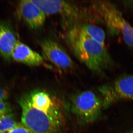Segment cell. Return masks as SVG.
Here are the masks:
<instances>
[{
  "label": "cell",
  "instance_id": "8992f818",
  "mask_svg": "<svg viewBox=\"0 0 133 133\" xmlns=\"http://www.w3.org/2000/svg\"><path fill=\"white\" fill-rule=\"evenodd\" d=\"M40 45L44 58L49 61L58 68L65 70L73 69L74 62L62 46L51 39L43 40Z\"/></svg>",
  "mask_w": 133,
  "mask_h": 133
},
{
  "label": "cell",
  "instance_id": "ba28073f",
  "mask_svg": "<svg viewBox=\"0 0 133 133\" xmlns=\"http://www.w3.org/2000/svg\"><path fill=\"white\" fill-rule=\"evenodd\" d=\"M45 15L58 14L72 18L78 15V10L71 3L64 1L54 0H32Z\"/></svg>",
  "mask_w": 133,
  "mask_h": 133
},
{
  "label": "cell",
  "instance_id": "52a82bcc",
  "mask_svg": "<svg viewBox=\"0 0 133 133\" xmlns=\"http://www.w3.org/2000/svg\"><path fill=\"white\" fill-rule=\"evenodd\" d=\"M18 10L22 19L30 28L37 29L43 26L46 15L32 0L20 1Z\"/></svg>",
  "mask_w": 133,
  "mask_h": 133
},
{
  "label": "cell",
  "instance_id": "4fadbf2b",
  "mask_svg": "<svg viewBox=\"0 0 133 133\" xmlns=\"http://www.w3.org/2000/svg\"><path fill=\"white\" fill-rule=\"evenodd\" d=\"M11 107L8 102H0V118L4 115L10 113Z\"/></svg>",
  "mask_w": 133,
  "mask_h": 133
},
{
  "label": "cell",
  "instance_id": "6da1fadb",
  "mask_svg": "<svg viewBox=\"0 0 133 133\" xmlns=\"http://www.w3.org/2000/svg\"><path fill=\"white\" fill-rule=\"evenodd\" d=\"M22 123L31 133H58L64 121L63 108L56 98L36 90L19 101Z\"/></svg>",
  "mask_w": 133,
  "mask_h": 133
},
{
  "label": "cell",
  "instance_id": "7a4b0ae2",
  "mask_svg": "<svg viewBox=\"0 0 133 133\" xmlns=\"http://www.w3.org/2000/svg\"><path fill=\"white\" fill-rule=\"evenodd\" d=\"M68 40L76 57L95 74L103 76L106 70L114 66V61L105 46L85 35L78 27L70 30Z\"/></svg>",
  "mask_w": 133,
  "mask_h": 133
},
{
  "label": "cell",
  "instance_id": "7c38bea8",
  "mask_svg": "<svg viewBox=\"0 0 133 133\" xmlns=\"http://www.w3.org/2000/svg\"><path fill=\"white\" fill-rule=\"evenodd\" d=\"M18 124L12 114L4 115L0 118V132H8L15 128Z\"/></svg>",
  "mask_w": 133,
  "mask_h": 133
},
{
  "label": "cell",
  "instance_id": "277c9868",
  "mask_svg": "<svg viewBox=\"0 0 133 133\" xmlns=\"http://www.w3.org/2000/svg\"><path fill=\"white\" fill-rule=\"evenodd\" d=\"M103 101V109L124 102H133V74H122L98 89Z\"/></svg>",
  "mask_w": 133,
  "mask_h": 133
},
{
  "label": "cell",
  "instance_id": "9a60e30c",
  "mask_svg": "<svg viewBox=\"0 0 133 133\" xmlns=\"http://www.w3.org/2000/svg\"><path fill=\"white\" fill-rule=\"evenodd\" d=\"M8 95V91L5 88L0 87V102L6 101Z\"/></svg>",
  "mask_w": 133,
  "mask_h": 133
},
{
  "label": "cell",
  "instance_id": "2e32d148",
  "mask_svg": "<svg viewBox=\"0 0 133 133\" xmlns=\"http://www.w3.org/2000/svg\"><path fill=\"white\" fill-rule=\"evenodd\" d=\"M0 133H8V132H0Z\"/></svg>",
  "mask_w": 133,
  "mask_h": 133
},
{
  "label": "cell",
  "instance_id": "9c48e42d",
  "mask_svg": "<svg viewBox=\"0 0 133 133\" xmlns=\"http://www.w3.org/2000/svg\"><path fill=\"white\" fill-rule=\"evenodd\" d=\"M12 58L18 63L32 66L43 64L44 59L42 56L19 40L12 52Z\"/></svg>",
  "mask_w": 133,
  "mask_h": 133
},
{
  "label": "cell",
  "instance_id": "3957f363",
  "mask_svg": "<svg viewBox=\"0 0 133 133\" xmlns=\"http://www.w3.org/2000/svg\"><path fill=\"white\" fill-rule=\"evenodd\" d=\"M92 7L109 33L113 36H120L127 45L133 49V27L116 5L109 1H98L93 3Z\"/></svg>",
  "mask_w": 133,
  "mask_h": 133
},
{
  "label": "cell",
  "instance_id": "5bb4252c",
  "mask_svg": "<svg viewBox=\"0 0 133 133\" xmlns=\"http://www.w3.org/2000/svg\"><path fill=\"white\" fill-rule=\"evenodd\" d=\"M8 133H31L22 123H19L14 129Z\"/></svg>",
  "mask_w": 133,
  "mask_h": 133
},
{
  "label": "cell",
  "instance_id": "5b68a950",
  "mask_svg": "<svg viewBox=\"0 0 133 133\" xmlns=\"http://www.w3.org/2000/svg\"><path fill=\"white\" fill-rule=\"evenodd\" d=\"M72 108L77 117L89 123L97 120L104 109L101 96L90 90L82 92L75 96L72 101Z\"/></svg>",
  "mask_w": 133,
  "mask_h": 133
},
{
  "label": "cell",
  "instance_id": "8fae6325",
  "mask_svg": "<svg viewBox=\"0 0 133 133\" xmlns=\"http://www.w3.org/2000/svg\"><path fill=\"white\" fill-rule=\"evenodd\" d=\"M78 28L85 35L105 46V34L101 28L91 24H84Z\"/></svg>",
  "mask_w": 133,
  "mask_h": 133
},
{
  "label": "cell",
  "instance_id": "30bf717a",
  "mask_svg": "<svg viewBox=\"0 0 133 133\" xmlns=\"http://www.w3.org/2000/svg\"><path fill=\"white\" fill-rule=\"evenodd\" d=\"M18 41L9 25L0 22V55L3 58L12 59V52Z\"/></svg>",
  "mask_w": 133,
  "mask_h": 133
}]
</instances>
